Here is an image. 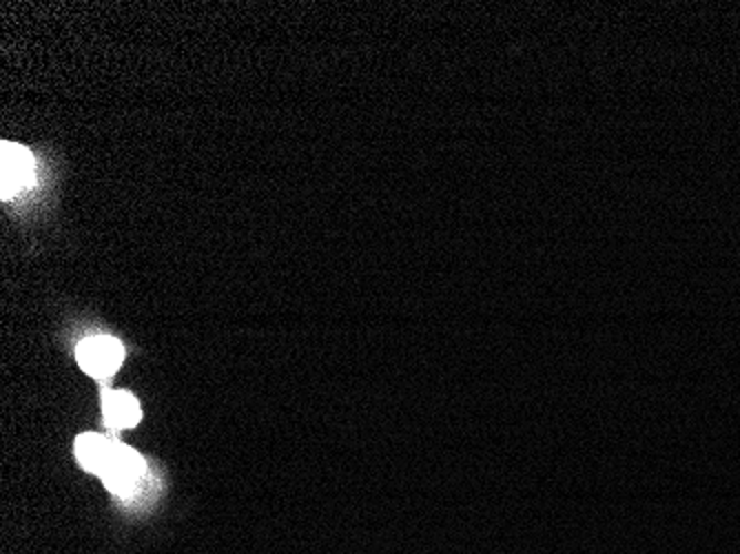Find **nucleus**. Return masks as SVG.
Returning a JSON list of instances; mask_svg holds the SVG:
<instances>
[{
	"label": "nucleus",
	"instance_id": "nucleus-2",
	"mask_svg": "<svg viewBox=\"0 0 740 554\" xmlns=\"http://www.w3.org/2000/svg\"><path fill=\"white\" fill-rule=\"evenodd\" d=\"M142 474H144L142 456L135 450H131L129 445L113 443L109 463H106L104 472L100 474L104 485L115 494H129L137 485Z\"/></svg>",
	"mask_w": 740,
	"mask_h": 554
},
{
	"label": "nucleus",
	"instance_id": "nucleus-4",
	"mask_svg": "<svg viewBox=\"0 0 740 554\" xmlns=\"http://www.w3.org/2000/svg\"><path fill=\"white\" fill-rule=\"evenodd\" d=\"M102 410L106 425L115 430L133 428L142 417L135 397L122 390H106L102 397Z\"/></svg>",
	"mask_w": 740,
	"mask_h": 554
},
{
	"label": "nucleus",
	"instance_id": "nucleus-5",
	"mask_svg": "<svg viewBox=\"0 0 740 554\" xmlns=\"http://www.w3.org/2000/svg\"><path fill=\"white\" fill-rule=\"evenodd\" d=\"M111 450H113V443L109 439H104L102 434L86 432V434H80L75 439L78 461L82 463L84 470L95 472V474L104 472V468L109 463V456H111Z\"/></svg>",
	"mask_w": 740,
	"mask_h": 554
},
{
	"label": "nucleus",
	"instance_id": "nucleus-3",
	"mask_svg": "<svg viewBox=\"0 0 740 554\" xmlns=\"http://www.w3.org/2000/svg\"><path fill=\"white\" fill-rule=\"evenodd\" d=\"M0 164H2L0 184H2V197L4 199L31 184V179H33V157L24 146L2 142V162Z\"/></svg>",
	"mask_w": 740,
	"mask_h": 554
},
{
	"label": "nucleus",
	"instance_id": "nucleus-1",
	"mask_svg": "<svg viewBox=\"0 0 740 554\" xmlns=\"http://www.w3.org/2000/svg\"><path fill=\"white\" fill-rule=\"evenodd\" d=\"M78 363L84 372L95 379L111 377L124 357V350L117 339L113 337H89L78 346Z\"/></svg>",
	"mask_w": 740,
	"mask_h": 554
}]
</instances>
